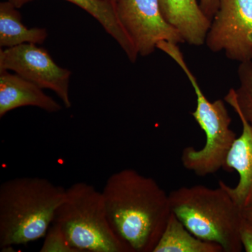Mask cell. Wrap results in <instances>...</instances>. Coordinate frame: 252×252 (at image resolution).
Masks as SVG:
<instances>
[{"instance_id": "20", "label": "cell", "mask_w": 252, "mask_h": 252, "mask_svg": "<svg viewBox=\"0 0 252 252\" xmlns=\"http://www.w3.org/2000/svg\"><path fill=\"white\" fill-rule=\"evenodd\" d=\"M110 1H112L113 4H114L116 6V2H117V0H110Z\"/></svg>"}, {"instance_id": "13", "label": "cell", "mask_w": 252, "mask_h": 252, "mask_svg": "<svg viewBox=\"0 0 252 252\" xmlns=\"http://www.w3.org/2000/svg\"><path fill=\"white\" fill-rule=\"evenodd\" d=\"M48 36L44 28H28L17 8L9 1L0 4V46L11 48L23 44H41Z\"/></svg>"}, {"instance_id": "3", "label": "cell", "mask_w": 252, "mask_h": 252, "mask_svg": "<svg viewBox=\"0 0 252 252\" xmlns=\"http://www.w3.org/2000/svg\"><path fill=\"white\" fill-rule=\"evenodd\" d=\"M171 212L195 237L220 245L223 252L243 250V210L223 187H182L169 194Z\"/></svg>"}, {"instance_id": "14", "label": "cell", "mask_w": 252, "mask_h": 252, "mask_svg": "<svg viewBox=\"0 0 252 252\" xmlns=\"http://www.w3.org/2000/svg\"><path fill=\"white\" fill-rule=\"evenodd\" d=\"M154 252H223V250L216 243L192 234L171 212Z\"/></svg>"}, {"instance_id": "15", "label": "cell", "mask_w": 252, "mask_h": 252, "mask_svg": "<svg viewBox=\"0 0 252 252\" xmlns=\"http://www.w3.org/2000/svg\"><path fill=\"white\" fill-rule=\"evenodd\" d=\"M238 76V89H230L223 99L235 112L240 113L252 127V61L240 63Z\"/></svg>"}, {"instance_id": "9", "label": "cell", "mask_w": 252, "mask_h": 252, "mask_svg": "<svg viewBox=\"0 0 252 252\" xmlns=\"http://www.w3.org/2000/svg\"><path fill=\"white\" fill-rule=\"evenodd\" d=\"M242 133L237 137L226 159L225 170H234L239 175L238 183L230 187L223 181L219 185L223 187L242 210L252 206V127L240 113Z\"/></svg>"}, {"instance_id": "7", "label": "cell", "mask_w": 252, "mask_h": 252, "mask_svg": "<svg viewBox=\"0 0 252 252\" xmlns=\"http://www.w3.org/2000/svg\"><path fill=\"white\" fill-rule=\"evenodd\" d=\"M12 70L41 89L54 91L66 108L72 107L69 94L70 71L60 67L49 52L36 44H23L0 51V71Z\"/></svg>"}, {"instance_id": "8", "label": "cell", "mask_w": 252, "mask_h": 252, "mask_svg": "<svg viewBox=\"0 0 252 252\" xmlns=\"http://www.w3.org/2000/svg\"><path fill=\"white\" fill-rule=\"evenodd\" d=\"M116 9L119 21L140 56L152 54L160 41L185 42L164 17L160 0H117Z\"/></svg>"}, {"instance_id": "4", "label": "cell", "mask_w": 252, "mask_h": 252, "mask_svg": "<svg viewBox=\"0 0 252 252\" xmlns=\"http://www.w3.org/2000/svg\"><path fill=\"white\" fill-rule=\"evenodd\" d=\"M53 223L78 252H130L111 226L102 191L86 182L66 189Z\"/></svg>"}, {"instance_id": "11", "label": "cell", "mask_w": 252, "mask_h": 252, "mask_svg": "<svg viewBox=\"0 0 252 252\" xmlns=\"http://www.w3.org/2000/svg\"><path fill=\"white\" fill-rule=\"evenodd\" d=\"M160 5L164 17L185 42L195 46L205 44L211 19L197 0H160Z\"/></svg>"}, {"instance_id": "19", "label": "cell", "mask_w": 252, "mask_h": 252, "mask_svg": "<svg viewBox=\"0 0 252 252\" xmlns=\"http://www.w3.org/2000/svg\"><path fill=\"white\" fill-rule=\"evenodd\" d=\"M243 215L244 218L252 222V206L243 209Z\"/></svg>"}, {"instance_id": "2", "label": "cell", "mask_w": 252, "mask_h": 252, "mask_svg": "<svg viewBox=\"0 0 252 252\" xmlns=\"http://www.w3.org/2000/svg\"><path fill=\"white\" fill-rule=\"evenodd\" d=\"M66 189L39 177H19L0 186V249L45 236Z\"/></svg>"}, {"instance_id": "17", "label": "cell", "mask_w": 252, "mask_h": 252, "mask_svg": "<svg viewBox=\"0 0 252 252\" xmlns=\"http://www.w3.org/2000/svg\"><path fill=\"white\" fill-rule=\"evenodd\" d=\"M240 237L243 250L252 252V222L245 218L240 225Z\"/></svg>"}, {"instance_id": "6", "label": "cell", "mask_w": 252, "mask_h": 252, "mask_svg": "<svg viewBox=\"0 0 252 252\" xmlns=\"http://www.w3.org/2000/svg\"><path fill=\"white\" fill-rule=\"evenodd\" d=\"M205 44L231 61H252V0H219Z\"/></svg>"}, {"instance_id": "12", "label": "cell", "mask_w": 252, "mask_h": 252, "mask_svg": "<svg viewBox=\"0 0 252 252\" xmlns=\"http://www.w3.org/2000/svg\"><path fill=\"white\" fill-rule=\"evenodd\" d=\"M17 9L33 0H8ZM77 5L95 18L106 32L117 41L131 62H135L138 54L133 43L118 18L116 6L110 0H65Z\"/></svg>"}, {"instance_id": "10", "label": "cell", "mask_w": 252, "mask_h": 252, "mask_svg": "<svg viewBox=\"0 0 252 252\" xmlns=\"http://www.w3.org/2000/svg\"><path fill=\"white\" fill-rule=\"evenodd\" d=\"M26 106L39 107L50 113L62 109L61 104L34 83L7 70L0 71V117Z\"/></svg>"}, {"instance_id": "5", "label": "cell", "mask_w": 252, "mask_h": 252, "mask_svg": "<svg viewBox=\"0 0 252 252\" xmlns=\"http://www.w3.org/2000/svg\"><path fill=\"white\" fill-rule=\"evenodd\" d=\"M170 58L185 72L193 87L196 107L191 115L206 136L203 148L187 147L183 149L181 156L182 165L199 177L216 173L221 168L225 170L228 153L238 137L230 129L232 119L225 102L222 99L210 102L207 99L180 49L172 51Z\"/></svg>"}, {"instance_id": "16", "label": "cell", "mask_w": 252, "mask_h": 252, "mask_svg": "<svg viewBox=\"0 0 252 252\" xmlns=\"http://www.w3.org/2000/svg\"><path fill=\"white\" fill-rule=\"evenodd\" d=\"M44 238L41 252H78L58 223H52Z\"/></svg>"}, {"instance_id": "18", "label": "cell", "mask_w": 252, "mask_h": 252, "mask_svg": "<svg viewBox=\"0 0 252 252\" xmlns=\"http://www.w3.org/2000/svg\"><path fill=\"white\" fill-rule=\"evenodd\" d=\"M200 5L205 14L212 20L218 8L219 0H200Z\"/></svg>"}, {"instance_id": "1", "label": "cell", "mask_w": 252, "mask_h": 252, "mask_svg": "<svg viewBox=\"0 0 252 252\" xmlns=\"http://www.w3.org/2000/svg\"><path fill=\"white\" fill-rule=\"evenodd\" d=\"M102 193L111 226L130 252H154L171 214L169 194L128 168L109 176Z\"/></svg>"}]
</instances>
